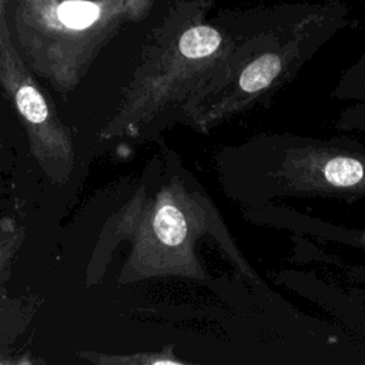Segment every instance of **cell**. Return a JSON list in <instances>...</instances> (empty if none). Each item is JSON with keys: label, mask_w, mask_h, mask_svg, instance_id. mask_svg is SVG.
<instances>
[{"label": "cell", "mask_w": 365, "mask_h": 365, "mask_svg": "<svg viewBox=\"0 0 365 365\" xmlns=\"http://www.w3.org/2000/svg\"><path fill=\"white\" fill-rule=\"evenodd\" d=\"M215 0H174L148 33L103 140L140 137L182 124L192 106L274 26L284 4L222 10Z\"/></svg>", "instance_id": "6da1fadb"}, {"label": "cell", "mask_w": 365, "mask_h": 365, "mask_svg": "<svg viewBox=\"0 0 365 365\" xmlns=\"http://www.w3.org/2000/svg\"><path fill=\"white\" fill-rule=\"evenodd\" d=\"M220 187L240 208L285 198L365 200V143L351 135L258 133L215 151Z\"/></svg>", "instance_id": "7a4b0ae2"}, {"label": "cell", "mask_w": 365, "mask_h": 365, "mask_svg": "<svg viewBox=\"0 0 365 365\" xmlns=\"http://www.w3.org/2000/svg\"><path fill=\"white\" fill-rule=\"evenodd\" d=\"M165 160L167 171L154 194L140 190L118 214V232L131 241L121 281L204 279L205 269L197 255L204 237L212 238L242 277L258 281L210 194L178 157L170 153Z\"/></svg>", "instance_id": "3957f363"}, {"label": "cell", "mask_w": 365, "mask_h": 365, "mask_svg": "<svg viewBox=\"0 0 365 365\" xmlns=\"http://www.w3.org/2000/svg\"><path fill=\"white\" fill-rule=\"evenodd\" d=\"M349 24L351 6L342 0L284 4L274 26L218 86L197 100L187 127L208 134L225 121L268 106Z\"/></svg>", "instance_id": "277c9868"}, {"label": "cell", "mask_w": 365, "mask_h": 365, "mask_svg": "<svg viewBox=\"0 0 365 365\" xmlns=\"http://www.w3.org/2000/svg\"><path fill=\"white\" fill-rule=\"evenodd\" d=\"M11 41L30 71L58 93L73 91L124 29L155 0H3Z\"/></svg>", "instance_id": "5b68a950"}, {"label": "cell", "mask_w": 365, "mask_h": 365, "mask_svg": "<svg viewBox=\"0 0 365 365\" xmlns=\"http://www.w3.org/2000/svg\"><path fill=\"white\" fill-rule=\"evenodd\" d=\"M0 84L20 117L31 155L53 184H66L76 161L71 131L21 60L6 21L0 23Z\"/></svg>", "instance_id": "8992f818"}, {"label": "cell", "mask_w": 365, "mask_h": 365, "mask_svg": "<svg viewBox=\"0 0 365 365\" xmlns=\"http://www.w3.org/2000/svg\"><path fill=\"white\" fill-rule=\"evenodd\" d=\"M242 215L248 221L261 225L288 230L297 234L311 235L319 240L346 244L365 250V228H349L317 217L302 214L294 208L268 204L259 208H242Z\"/></svg>", "instance_id": "52a82bcc"}, {"label": "cell", "mask_w": 365, "mask_h": 365, "mask_svg": "<svg viewBox=\"0 0 365 365\" xmlns=\"http://www.w3.org/2000/svg\"><path fill=\"white\" fill-rule=\"evenodd\" d=\"M81 358H86L96 364H107V365H185L187 361L178 358L173 345L164 346L157 352H138L131 355H108V354H97V352H80Z\"/></svg>", "instance_id": "ba28073f"}, {"label": "cell", "mask_w": 365, "mask_h": 365, "mask_svg": "<svg viewBox=\"0 0 365 365\" xmlns=\"http://www.w3.org/2000/svg\"><path fill=\"white\" fill-rule=\"evenodd\" d=\"M331 97L348 103L365 101V53L342 71L331 91Z\"/></svg>", "instance_id": "9c48e42d"}, {"label": "cell", "mask_w": 365, "mask_h": 365, "mask_svg": "<svg viewBox=\"0 0 365 365\" xmlns=\"http://www.w3.org/2000/svg\"><path fill=\"white\" fill-rule=\"evenodd\" d=\"M23 242V228L9 222L7 227L0 225V277L9 269L19 247Z\"/></svg>", "instance_id": "30bf717a"}, {"label": "cell", "mask_w": 365, "mask_h": 365, "mask_svg": "<svg viewBox=\"0 0 365 365\" xmlns=\"http://www.w3.org/2000/svg\"><path fill=\"white\" fill-rule=\"evenodd\" d=\"M335 127L339 131H365V101L345 107L335 120Z\"/></svg>", "instance_id": "8fae6325"}, {"label": "cell", "mask_w": 365, "mask_h": 365, "mask_svg": "<svg viewBox=\"0 0 365 365\" xmlns=\"http://www.w3.org/2000/svg\"><path fill=\"white\" fill-rule=\"evenodd\" d=\"M6 21V14H4V4L3 0H0V23Z\"/></svg>", "instance_id": "7c38bea8"}]
</instances>
